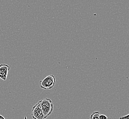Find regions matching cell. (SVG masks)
I'll use <instances>...</instances> for the list:
<instances>
[{"label": "cell", "instance_id": "obj_1", "mask_svg": "<svg viewBox=\"0 0 129 119\" xmlns=\"http://www.w3.org/2000/svg\"><path fill=\"white\" fill-rule=\"evenodd\" d=\"M41 107L45 119H46L52 114L53 111V104L51 99L46 98L41 100Z\"/></svg>", "mask_w": 129, "mask_h": 119}, {"label": "cell", "instance_id": "obj_2", "mask_svg": "<svg viewBox=\"0 0 129 119\" xmlns=\"http://www.w3.org/2000/svg\"><path fill=\"white\" fill-rule=\"evenodd\" d=\"M40 87L41 88L47 90L51 89L55 86L56 83V78L53 75H50L46 77L43 80L41 81Z\"/></svg>", "mask_w": 129, "mask_h": 119}, {"label": "cell", "instance_id": "obj_3", "mask_svg": "<svg viewBox=\"0 0 129 119\" xmlns=\"http://www.w3.org/2000/svg\"><path fill=\"white\" fill-rule=\"evenodd\" d=\"M31 116L33 119H45L41 107V100L36 104L32 109Z\"/></svg>", "mask_w": 129, "mask_h": 119}, {"label": "cell", "instance_id": "obj_4", "mask_svg": "<svg viewBox=\"0 0 129 119\" xmlns=\"http://www.w3.org/2000/svg\"><path fill=\"white\" fill-rule=\"evenodd\" d=\"M10 70V67L9 66L2 64L0 65V79L6 81L7 79L8 74L9 71Z\"/></svg>", "mask_w": 129, "mask_h": 119}, {"label": "cell", "instance_id": "obj_5", "mask_svg": "<svg viewBox=\"0 0 129 119\" xmlns=\"http://www.w3.org/2000/svg\"><path fill=\"white\" fill-rule=\"evenodd\" d=\"M100 114L99 111H95L90 115V119H99Z\"/></svg>", "mask_w": 129, "mask_h": 119}, {"label": "cell", "instance_id": "obj_6", "mask_svg": "<svg viewBox=\"0 0 129 119\" xmlns=\"http://www.w3.org/2000/svg\"><path fill=\"white\" fill-rule=\"evenodd\" d=\"M109 118H108L107 116L104 114H100L99 116V119H108Z\"/></svg>", "mask_w": 129, "mask_h": 119}, {"label": "cell", "instance_id": "obj_7", "mask_svg": "<svg viewBox=\"0 0 129 119\" xmlns=\"http://www.w3.org/2000/svg\"><path fill=\"white\" fill-rule=\"evenodd\" d=\"M119 119H129V114L120 117Z\"/></svg>", "mask_w": 129, "mask_h": 119}, {"label": "cell", "instance_id": "obj_8", "mask_svg": "<svg viewBox=\"0 0 129 119\" xmlns=\"http://www.w3.org/2000/svg\"><path fill=\"white\" fill-rule=\"evenodd\" d=\"M0 119H6L4 117L0 114Z\"/></svg>", "mask_w": 129, "mask_h": 119}]
</instances>
